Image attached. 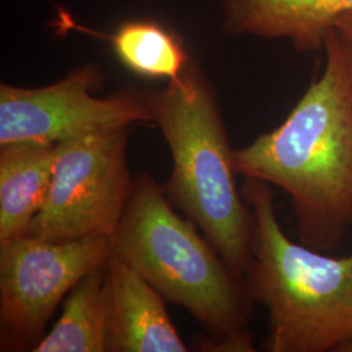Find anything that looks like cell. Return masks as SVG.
<instances>
[{"mask_svg":"<svg viewBox=\"0 0 352 352\" xmlns=\"http://www.w3.org/2000/svg\"><path fill=\"white\" fill-rule=\"evenodd\" d=\"M324 51V72L280 126L234 151V166L287 193L302 244L329 252L352 227V49L333 28Z\"/></svg>","mask_w":352,"mask_h":352,"instance_id":"6da1fadb","label":"cell"},{"mask_svg":"<svg viewBox=\"0 0 352 352\" xmlns=\"http://www.w3.org/2000/svg\"><path fill=\"white\" fill-rule=\"evenodd\" d=\"M199 227L175 212L164 189L144 173L113 236L111 257L135 269L166 300L186 308L210 333L208 351H254L247 330V280L222 258Z\"/></svg>","mask_w":352,"mask_h":352,"instance_id":"7a4b0ae2","label":"cell"},{"mask_svg":"<svg viewBox=\"0 0 352 352\" xmlns=\"http://www.w3.org/2000/svg\"><path fill=\"white\" fill-rule=\"evenodd\" d=\"M149 100L153 123L160 126L173 158L164 187L168 200L245 279L252 261L253 217L236 187L234 151L213 85L190 59L164 90L149 91Z\"/></svg>","mask_w":352,"mask_h":352,"instance_id":"3957f363","label":"cell"},{"mask_svg":"<svg viewBox=\"0 0 352 352\" xmlns=\"http://www.w3.org/2000/svg\"><path fill=\"white\" fill-rule=\"evenodd\" d=\"M253 217L247 285L269 315L270 352L340 351L352 338V254L331 257L289 239L269 184L245 177Z\"/></svg>","mask_w":352,"mask_h":352,"instance_id":"277c9868","label":"cell"},{"mask_svg":"<svg viewBox=\"0 0 352 352\" xmlns=\"http://www.w3.org/2000/svg\"><path fill=\"white\" fill-rule=\"evenodd\" d=\"M128 135V128H116L59 141L47 199L28 235L55 241L113 238L133 188Z\"/></svg>","mask_w":352,"mask_h":352,"instance_id":"5b68a950","label":"cell"},{"mask_svg":"<svg viewBox=\"0 0 352 352\" xmlns=\"http://www.w3.org/2000/svg\"><path fill=\"white\" fill-rule=\"evenodd\" d=\"M111 254L110 236L0 243L1 350L34 349L64 296Z\"/></svg>","mask_w":352,"mask_h":352,"instance_id":"8992f818","label":"cell"},{"mask_svg":"<svg viewBox=\"0 0 352 352\" xmlns=\"http://www.w3.org/2000/svg\"><path fill=\"white\" fill-rule=\"evenodd\" d=\"M97 64L76 68L42 88L0 85V145L19 141L58 144L76 136L136 123H153L149 91L126 88L107 98Z\"/></svg>","mask_w":352,"mask_h":352,"instance_id":"52a82bcc","label":"cell"},{"mask_svg":"<svg viewBox=\"0 0 352 352\" xmlns=\"http://www.w3.org/2000/svg\"><path fill=\"white\" fill-rule=\"evenodd\" d=\"M107 351L186 352L164 296L135 269L111 257L104 279Z\"/></svg>","mask_w":352,"mask_h":352,"instance_id":"ba28073f","label":"cell"},{"mask_svg":"<svg viewBox=\"0 0 352 352\" xmlns=\"http://www.w3.org/2000/svg\"><path fill=\"white\" fill-rule=\"evenodd\" d=\"M223 29L234 36L286 38L299 52L324 49L352 0H223Z\"/></svg>","mask_w":352,"mask_h":352,"instance_id":"9c48e42d","label":"cell"},{"mask_svg":"<svg viewBox=\"0 0 352 352\" xmlns=\"http://www.w3.org/2000/svg\"><path fill=\"white\" fill-rule=\"evenodd\" d=\"M55 154L56 144L0 145V243L29 234L50 190Z\"/></svg>","mask_w":352,"mask_h":352,"instance_id":"30bf717a","label":"cell"},{"mask_svg":"<svg viewBox=\"0 0 352 352\" xmlns=\"http://www.w3.org/2000/svg\"><path fill=\"white\" fill-rule=\"evenodd\" d=\"M107 264L82 278L64 302L63 314L34 352H106L107 317L104 279Z\"/></svg>","mask_w":352,"mask_h":352,"instance_id":"8fae6325","label":"cell"},{"mask_svg":"<svg viewBox=\"0 0 352 352\" xmlns=\"http://www.w3.org/2000/svg\"><path fill=\"white\" fill-rule=\"evenodd\" d=\"M119 62L146 78L175 80L190 62L180 38L151 20H133L109 37Z\"/></svg>","mask_w":352,"mask_h":352,"instance_id":"7c38bea8","label":"cell"},{"mask_svg":"<svg viewBox=\"0 0 352 352\" xmlns=\"http://www.w3.org/2000/svg\"><path fill=\"white\" fill-rule=\"evenodd\" d=\"M352 49V13L343 14L334 26Z\"/></svg>","mask_w":352,"mask_h":352,"instance_id":"4fadbf2b","label":"cell"}]
</instances>
